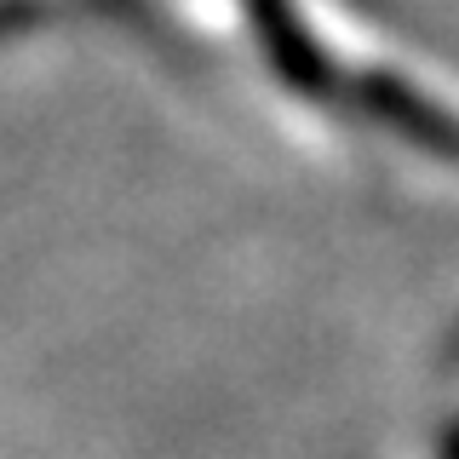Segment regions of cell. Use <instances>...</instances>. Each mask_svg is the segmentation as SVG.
I'll return each instance as SVG.
<instances>
[{"mask_svg":"<svg viewBox=\"0 0 459 459\" xmlns=\"http://www.w3.org/2000/svg\"><path fill=\"white\" fill-rule=\"evenodd\" d=\"M351 104L373 115L379 126H391L396 138L420 143V150L442 155V161H459V121L442 104H430L425 92H413L408 81L385 75V69H368V75L351 81Z\"/></svg>","mask_w":459,"mask_h":459,"instance_id":"cell-1","label":"cell"},{"mask_svg":"<svg viewBox=\"0 0 459 459\" xmlns=\"http://www.w3.org/2000/svg\"><path fill=\"white\" fill-rule=\"evenodd\" d=\"M247 18H253V35L264 47L270 69L305 98H327L339 86V69L327 64V52L310 40V29L299 23L293 0H247Z\"/></svg>","mask_w":459,"mask_h":459,"instance_id":"cell-2","label":"cell"},{"mask_svg":"<svg viewBox=\"0 0 459 459\" xmlns=\"http://www.w3.org/2000/svg\"><path fill=\"white\" fill-rule=\"evenodd\" d=\"M442 459H459V425L448 430V437H442Z\"/></svg>","mask_w":459,"mask_h":459,"instance_id":"cell-3","label":"cell"}]
</instances>
